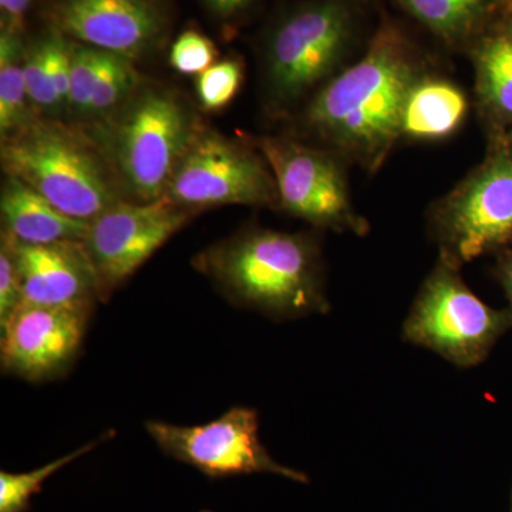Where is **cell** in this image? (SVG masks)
Wrapping results in <instances>:
<instances>
[{"mask_svg": "<svg viewBox=\"0 0 512 512\" xmlns=\"http://www.w3.org/2000/svg\"><path fill=\"white\" fill-rule=\"evenodd\" d=\"M146 430L167 456L210 478L275 474L295 483L309 481L302 471L272 458L259 439L258 413L248 407H232L220 419L201 426L150 420Z\"/></svg>", "mask_w": 512, "mask_h": 512, "instance_id": "10", "label": "cell"}, {"mask_svg": "<svg viewBox=\"0 0 512 512\" xmlns=\"http://www.w3.org/2000/svg\"><path fill=\"white\" fill-rule=\"evenodd\" d=\"M202 512H212V511H202Z\"/></svg>", "mask_w": 512, "mask_h": 512, "instance_id": "31", "label": "cell"}, {"mask_svg": "<svg viewBox=\"0 0 512 512\" xmlns=\"http://www.w3.org/2000/svg\"><path fill=\"white\" fill-rule=\"evenodd\" d=\"M138 87L140 77L134 69L133 62L126 57L104 52L99 79L90 104V119H106L114 111L119 110L137 92Z\"/></svg>", "mask_w": 512, "mask_h": 512, "instance_id": "21", "label": "cell"}, {"mask_svg": "<svg viewBox=\"0 0 512 512\" xmlns=\"http://www.w3.org/2000/svg\"><path fill=\"white\" fill-rule=\"evenodd\" d=\"M33 0H0L2 28L22 33L23 19Z\"/></svg>", "mask_w": 512, "mask_h": 512, "instance_id": "27", "label": "cell"}, {"mask_svg": "<svg viewBox=\"0 0 512 512\" xmlns=\"http://www.w3.org/2000/svg\"><path fill=\"white\" fill-rule=\"evenodd\" d=\"M512 512V511H511Z\"/></svg>", "mask_w": 512, "mask_h": 512, "instance_id": "32", "label": "cell"}, {"mask_svg": "<svg viewBox=\"0 0 512 512\" xmlns=\"http://www.w3.org/2000/svg\"><path fill=\"white\" fill-rule=\"evenodd\" d=\"M94 140L133 201L160 200L201 124L187 101L164 87H138L99 121Z\"/></svg>", "mask_w": 512, "mask_h": 512, "instance_id": "4", "label": "cell"}, {"mask_svg": "<svg viewBox=\"0 0 512 512\" xmlns=\"http://www.w3.org/2000/svg\"><path fill=\"white\" fill-rule=\"evenodd\" d=\"M440 255L458 266L512 244V148L494 136L483 163L431 210Z\"/></svg>", "mask_w": 512, "mask_h": 512, "instance_id": "7", "label": "cell"}, {"mask_svg": "<svg viewBox=\"0 0 512 512\" xmlns=\"http://www.w3.org/2000/svg\"><path fill=\"white\" fill-rule=\"evenodd\" d=\"M107 439H109V436L84 444L72 453L56 458L45 466L30 470L28 473L2 471L0 473V512H28L30 504H32V498L42 491L43 484L50 477L55 476L57 471L69 466L77 458L86 456L87 453H90Z\"/></svg>", "mask_w": 512, "mask_h": 512, "instance_id": "20", "label": "cell"}, {"mask_svg": "<svg viewBox=\"0 0 512 512\" xmlns=\"http://www.w3.org/2000/svg\"><path fill=\"white\" fill-rule=\"evenodd\" d=\"M2 167L67 217L92 221L123 201L116 174L93 137L35 117L2 138Z\"/></svg>", "mask_w": 512, "mask_h": 512, "instance_id": "3", "label": "cell"}, {"mask_svg": "<svg viewBox=\"0 0 512 512\" xmlns=\"http://www.w3.org/2000/svg\"><path fill=\"white\" fill-rule=\"evenodd\" d=\"M103 50L70 40V89L67 110L89 117L94 89L99 79Z\"/></svg>", "mask_w": 512, "mask_h": 512, "instance_id": "22", "label": "cell"}, {"mask_svg": "<svg viewBox=\"0 0 512 512\" xmlns=\"http://www.w3.org/2000/svg\"><path fill=\"white\" fill-rule=\"evenodd\" d=\"M25 80L30 104L37 111L56 114L66 110L57 96L47 66L46 35L26 46Z\"/></svg>", "mask_w": 512, "mask_h": 512, "instance_id": "24", "label": "cell"}, {"mask_svg": "<svg viewBox=\"0 0 512 512\" xmlns=\"http://www.w3.org/2000/svg\"><path fill=\"white\" fill-rule=\"evenodd\" d=\"M23 302L22 282L16 261L15 241L2 231L0 239V329L8 325Z\"/></svg>", "mask_w": 512, "mask_h": 512, "instance_id": "26", "label": "cell"}, {"mask_svg": "<svg viewBox=\"0 0 512 512\" xmlns=\"http://www.w3.org/2000/svg\"><path fill=\"white\" fill-rule=\"evenodd\" d=\"M357 0H306L285 12L264 45L266 99L285 113L342 72L355 45Z\"/></svg>", "mask_w": 512, "mask_h": 512, "instance_id": "5", "label": "cell"}, {"mask_svg": "<svg viewBox=\"0 0 512 512\" xmlns=\"http://www.w3.org/2000/svg\"><path fill=\"white\" fill-rule=\"evenodd\" d=\"M92 311L93 306L22 303L0 329L3 372L28 382L62 376L79 355Z\"/></svg>", "mask_w": 512, "mask_h": 512, "instance_id": "12", "label": "cell"}, {"mask_svg": "<svg viewBox=\"0 0 512 512\" xmlns=\"http://www.w3.org/2000/svg\"><path fill=\"white\" fill-rule=\"evenodd\" d=\"M26 46L22 33L3 29L0 32V134L15 133L35 119L25 80Z\"/></svg>", "mask_w": 512, "mask_h": 512, "instance_id": "19", "label": "cell"}, {"mask_svg": "<svg viewBox=\"0 0 512 512\" xmlns=\"http://www.w3.org/2000/svg\"><path fill=\"white\" fill-rule=\"evenodd\" d=\"M424 74L412 40L384 23L362 59L313 94L303 127L326 150L376 173L402 138L407 97Z\"/></svg>", "mask_w": 512, "mask_h": 512, "instance_id": "1", "label": "cell"}, {"mask_svg": "<svg viewBox=\"0 0 512 512\" xmlns=\"http://www.w3.org/2000/svg\"><path fill=\"white\" fill-rule=\"evenodd\" d=\"M252 146L264 156L274 174L278 210L316 228L359 237L369 232V224L350 200L345 160L338 154L286 137L255 138Z\"/></svg>", "mask_w": 512, "mask_h": 512, "instance_id": "9", "label": "cell"}, {"mask_svg": "<svg viewBox=\"0 0 512 512\" xmlns=\"http://www.w3.org/2000/svg\"><path fill=\"white\" fill-rule=\"evenodd\" d=\"M3 229L19 244L49 245L83 241L89 221L67 217L45 197L13 175H6L0 195Z\"/></svg>", "mask_w": 512, "mask_h": 512, "instance_id": "15", "label": "cell"}, {"mask_svg": "<svg viewBox=\"0 0 512 512\" xmlns=\"http://www.w3.org/2000/svg\"><path fill=\"white\" fill-rule=\"evenodd\" d=\"M478 106L493 136L512 127V26L481 37L474 49Z\"/></svg>", "mask_w": 512, "mask_h": 512, "instance_id": "16", "label": "cell"}, {"mask_svg": "<svg viewBox=\"0 0 512 512\" xmlns=\"http://www.w3.org/2000/svg\"><path fill=\"white\" fill-rule=\"evenodd\" d=\"M397 3L448 45H458L476 35L493 10L495 0H397Z\"/></svg>", "mask_w": 512, "mask_h": 512, "instance_id": "18", "label": "cell"}, {"mask_svg": "<svg viewBox=\"0 0 512 512\" xmlns=\"http://www.w3.org/2000/svg\"><path fill=\"white\" fill-rule=\"evenodd\" d=\"M15 254L22 282V303L94 306L99 301L96 278L82 241L49 245L15 241Z\"/></svg>", "mask_w": 512, "mask_h": 512, "instance_id": "14", "label": "cell"}, {"mask_svg": "<svg viewBox=\"0 0 512 512\" xmlns=\"http://www.w3.org/2000/svg\"><path fill=\"white\" fill-rule=\"evenodd\" d=\"M202 2L220 18L231 19L251 8L255 0H202Z\"/></svg>", "mask_w": 512, "mask_h": 512, "instance_id": "28", "label": "cell"}, {"mask_svg": "<svg viewBox=\"0 0 512 512\" xmlns=\"http://www.w3.org/2000/svg\"><path fill=\"white\" fill-rule=\"evenodd\" d=\"M244 80V67L237 59L214 63L195 80V92L201 107L207 111L225 109L235 99Z\"/></svg>", "mask_w": 512, "mask_h": 512, "instance_id": "23", "label": "cell"}, {"mask_svg": "<svg viewBox=\"0 0 512 512\" xmlns=\"http://www.w3.org/2000/svg\"><path fill=\"white\" fill-rule=\"evenodd\" d=\"M466 94L453 82L429 73L414 84L404 106L402 137L443 140L456 133L466 119Z\"/></svg>", "mask_w": 512, "mask_h": 512, "instance_id": "17", "label": "cell"}, {"mask_svg": "<svg viewBox=\"0 0 512 512\" xmlns=\"http://www.w3.org/2000/svg\"><path fill=\"white\" fill-rule=\"evenodd\" d=\"M47 18L70 40L131 62L156 50L167 29L157 0H53Z\"/></svg>", "mask_w": 512, "mask_h": 512, "instance_id": "13", "label": "cell"}, {"mask_svg": "<svg viewBox=\"0 0 512 512\" xmlns=\"http://www.w3.org/2000/svg\"><path fill=\"white\" fill-rule=\"evenodd\" d=\"M460 268L440 255L404 322L407 342L433 350L458 367L480 365L512 329L508 309L497 311L471 291Z\"/></svg>", "mask_w": 512, "mask_h": 512, "instance_id": "6", "label": "cell"}, {"mask_svg": "<svg viewBox=\"0 0 512 512\" xmlns=\"http://www.w3.org/2000/svg\"><path fill=\"white\" fill-rule=\"evenodd\" d=\"M217 49L207 36L185 30L170 50V64L181 74H201L215 63Z\"/></svg>", "mask_w": 512, "mask_h": 512, "instance_id": "25", "label": "cell"}, {"mask_svg": "<svg viewBox=\"0 0 512 512\" xmlns=\"http://www.w3.org/2000/svg\"><path fill=\"white\" fill-rule=\"evenodd\" d=\"M164 197L200 212L222 205L279 208L278 187L254 146L200 127L178 161Z\"/></svg>", "mask_w": 512, "mask_h": 512, "instance_id": "8", "label": "cell"}, {"mask_svg": "<svg viewBox=\"0 0 512 512\" xmlns=\"http://www.w3.org/2000/svg\"><path fill=\"white\" fill-rule=\"evenodd\" d=\"M498 278L503 285L505 295L510 302V311L512 316V244L503 249L500 256V264H498Z\"/></svg>", "mask_w": 512, "mask_h": 512, "instance_id": "29", "label": "cell"}, {"mask_svg": "<svg viewBox=\"0 0 512 512\" xmlns=\"http://www.w3.org/2000/svg\"><path fill=\"white\" fill-rule=\"evenodd\" d=\"M192 265L237 305L274 319L329 311L315 237L274 229H242L200 252Z\"/></svg>", "mask_w": 512, "mask_h": 512, "instance_id": "2", "label": "cell"}, {"mask_svg": "<svg viewBox=\"0 0 512 512\" xmlns=\"http://www.w3.org/2000/svg\"><path fill=\"white\" fill-rule=\"evenodd\" d=\"M198 212L168 200L120 201L90 221L83 247L92 264L99 301L136 274Z\"/></svg>", "mask_w": 512, "mask_h": 512, "instance_id": "11", "label": "cell"}, {"mask_svg": "<svg viewBox=\"0 0 512 512\" xmlns=\"http://www.w3.org/2000/svg\"><path fill=\"white\" fill-rule=\"evenodd\" d=\"M505 138H507L508 144H510V146L512 148V127H511V130L508 131L507 134H505Z\"/></svg>", "mask_w": 512, "mask_h": 512, "instance_id": "30", "label": "cell"}]
</instances>
